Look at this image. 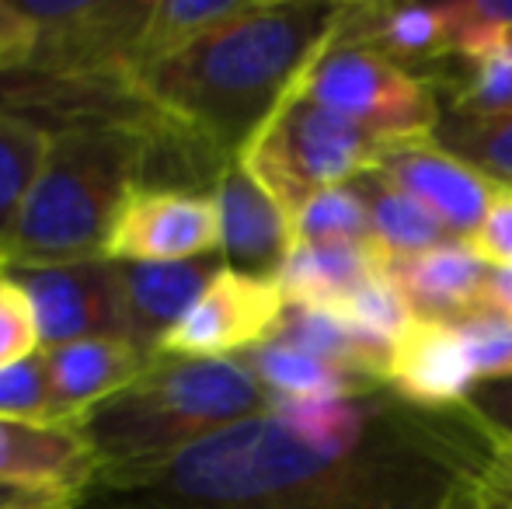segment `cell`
Segmentation results:
<instances>
[{"label":"cell","instance_id":"6","mask_svg":"<svg viewBox=\"0 0 512 509\" xmlns=\"http://www.w3.org/2000/svg\"><path fill=\"white\" fill-rule=\"evenodd\" d=\"M297 91L384 143L432 136L443 119L436 84L384 53L331 35L300 74Z\"/></svg>","mask_w":512,"mask_h":509},{"label":"cell","instance_id":"29","mask_svg":"<svg viewBox=\"0 0 512 509\" xmlns=\"http://www.w3.org/2000/svg\"><path fill=\"white\" fill-rule=\"evenodd\" d=\"M450 60H474L512 39V0H446Z\"/></svg>","mask_w":512,"mask_h":509},{"label":"cell","instance_id":"5","mask_svg":"<svg viewBox=\"0 0 512 509\" xmlns=\"http://www.w3.org/2000/svg\"><path fill=\"white\" fill-rule=\"evenodd\" d=\"M380 147L384 140L321 109L293 84L237 157L293 224L314 196L373 171Z\"/></svg>","mask_w":512,"mask_h":509},{"label":"cell","instance_id":"24","mask_svg":"<svg viewBox=\"0 0 512 509\" xmlns=\"http://www.w3.org/2000/svg\"><path fill=\"white\" fill-rule=\"evenodd\" d=\"M49 133L18 112L0 109V245L11 234L28 192H32L39 168L46 161Z\"/></svg>","mask_w":512,"mask_h":509},{"label":"cell","instance_id":"23","mask_svg":"<svg viewBox=\"0 0 512 509\" xmlns=\"http://www.w3.org/2000/svg\"><path fill=\"white\" fill-rule=\"evenodd\" d=\"M248 4L251 0H154L140 46H136L133 77L140 70L161 67L182 56L223 21L237 18Z\"/></svg>","mask_w":512,"mask_h":509},{"label":"cell","instance_id":"41","mask_svg":"<svg viewBox=\"0 0 512 509\" xmlns=\"http://www.w3.org/2000/svg\"><path fill=\"white\" fill-rule=\"evenodd\" d=\"M0 272H4V258H0Z\"/></svg>","mask_w":512,"mask_h":509},{"label":"cell","instance_id":"26","mask_svg":"<svg viewBox=\"0 0 512 509\" xmlns=\"http://www.w3.org/2000/svg\"><path fill=\"white\" fill-rule=\"evenodd\" d=\"M293 245H373L370 213L356 182L310 199L293 217Z\"/></svg>","mask_w":512,"mask_h":509},{"label":"cell","instance_id":"27","mask_svg":"<svg viewBox=\"0 0 512 509\" xmlns=\"http://www.w3.org/2000/svg\"><path fill=\"white\" fill-rule=\"evenodd\" d=\"M450 116H502L512 112V39L474 60H460V77L450 81Z\"/></svg>","mask_w":512,"mask_h":509},{"label":"cell","instance_id":"16","mask_svg":"<svg viewBox=\"0 0 512 509\" xmlns=\"http://www.w3.org/2000/svg\"><path fill=\"white\" fill-rule=\"evenodd\" d=\"M223 255L192 262H119L122 307H126V339L143 353L157 356L161 342L189 314L209 279L223 269Z\"/></svg>","mask_w":512,"mask_h":509},{"label":"cell","instance_id":"12","mask_svg":"<svg viewBox=\"0 0 512 509\" xmlns=\"http://www.w3.org/2000/svg\"><path fill=\"white\" fill-rule=\"evenodd\" d=\"M98 478V457L81 422L0 419V489L81 503Z\"/></svg>","mask_w":512,"mask_h":509},{"label":"cell","instance_id":"9","mask_svg":"<svg viewBox=\"0 0 512 509\" xmlns=\"http://www.w3.org/2000/svg\"><path fill=\"white\" fill-rule=\"evenodd\" d=\"M28 293L39 325V346L56 349L67 342L122 335L126 339V307H122L119 262L81 258L60 265H21L7 269Z\"/></svg>","mask_w":512,"mask_h":509},{"label":"cell","instance_id":"40","mask_svg":"<svg viewBox=\"0 0 512 509\" xmlns=\"http://www.w3.org/2000/svg\"><path fill=\"white\" fill-rule=\"evenodd\" d=\"M21 499H32V496H21V492H11V489H0V506L21 503Z\"/></svg>","mask_w":512,"mask_h":509},{"label":"cell","instance_id":"30","mask_svg":"<svg viewBox=\"0 0 512 509\" xmlns=\"http://www.w3.org/2000/svg\"><path fill=\"white\" fill-rule=\"evenodd\" d=\"M453 328L464 339L481 384L512 381V318L506 311L485 304L467 318L453 321Z\"/></svg>","mask_w":512,"mask_h":509},{"label":"cell","instance_id":"31","mask_svg":"<svg viewBox=\"0 0 512 509\" xmlns=\"http://www.w3.org/2000/svg\"><path fill=\"white\" fill-rule=\"evenodd\" d=\"M0 419L60 422L53 408V394H49L42 349L35 356H28V360L0 370Z\"/></svg>","mask_w":512,"mask_h":509},{"label":"cell","instance_id":"11","mask_svg":"<svg viewBox=\"0 0 512 509\" xmlns=\"http://www.w3.org/2000/svg\"><path fill=\"white\" fill-rule=\"evenodd\" d=\"M373 171L415 199L418 206H425L460 241L478 231L502 185L453 150H446L436 136L384 143Z\"/></svg>","mask_w":512,"mask_h":509},{"label":"cell","instance_id":"39","mask_svg":"<svg viewBox=\"0 0 512 509\" xmlns=\"http://www.w3.org/2000/svg\"><path fill=\"white\" fill-rule=\"evenodd\" d=\"M0 509H81V503H70V499H42V496H32V499H21V503L0 506Z\"/></svg>","mask_w":512,"mask_h":509},{"label":"cell","instance_id":"34","mask_svg":"<svg viewBox=\"0 0 512 509\" xmlns=\"http://www.w3.org/2000/svg\"><path fill=\"white\" fill-rule=\"evenodd\" d=\"M460 412L467 415V422H471L474 433L481 436V443H485V450H488L481 478H485L506 503H512V429H502V426H495V422L481 419V415H474L467 405L460 408Z\"/></svg>","mask_w":512,"mask_h":509},{"label":"cell","instance_id":"19","mask_svg":"<svg viewBox=\"0 0 512 509\" xmlns=\"http://www.w3.org/2000/svg\"><path fill=\"white\" fill-rule=\"evenodd\" d=\"M384 265L387 262L373 245H293V252L279 265L276 283L286 304L338 311L349 293Z\"/></svg>","mask_w":512,"mask_h":509},{"label":"cell","instance_id":"37","mask_svg":"<svg viewBox=\"0 0 512 509\" xmlns=\"http://www.w3.org/2000/svg\"><path fill=\"white\" fill-rule=\"evenodd\" d=\"M436 509H512V503H506V499H502L478 471V475H471L460 485H453L450 496H446Z\"/></svg>","mask_w":512,"mask_h":509},{"label":"cell","instance_id":"20","mask_svg":"<svg viewBox=\"0 0 512 509\" xmlns=\"http://www.w3.org/2000/svg\"><path fill=\"white\" fill-rule=\"evenodd\" d=\"M272 339L290 342V346L304 349V353L317 356V360L331 363L342 374L380 387H384V374L394 349L387 342L373 339L363 328H356L345 314L317 311V307H293V304H286L283 321H279Z\"/></svg>","mask_w":512,"mask_h":509},{"label":"cell","instance_id":"36","mask_svg":"<svg viewBox=\"0 0 512 509\" xmlns=\"http://www.w3.org/2000/svg\"><path fill=\"white\" fill-rule=\"evenodd\" d=\"M474 415L481 419L495 422L502 429H512V381H488V384H478L467 401Z\"/></svg>","mask_w":512,"mask_h":509},{"label":"cell","instance_id":"35","mask_svg":"<svg viewBox=\"0 0 512 509\" xmlns=\"http://www.w3.org/2000/svg\"><path fill=\"white\" fill-rule=\"evenodd\" d=\"M35 49V32L11 0H0V74L25 67Z\"/></svg>","mask_w":512,"mask_h":509},{"label":"cell","instance_id":"15","mask_svg":"<svg viewBox=\"0 0 512 509\" xmlns=\"http://www.w3.org/2000/svg\"><path fill=\"white\" fill-rule=\"evenodd\" d=\"M154 356L143 353L136 342L122 335L102 339H81L67 346L42 349L46 381L53 394V408L60 422H84L98 405L129 387Z\"/></svg>","mask_w":512,"mask_h":509},{"label":"cell","instance_id":"1","mask_svg":"<svg viewBox=\"0 0 512 509\" xmlns=\"http://www.w3.org/2000/svg\"><path fill=\"white\" fill-rule=\"evenodd\" d=\"M485 457L460 408L401 401L377 440L345 457L297 443L269 408L168 461L98 471L81 509H436Z\"/></svg>","mask_w":512,"mask_h":509},{"label":"cell","instance_id":"38","mask_svg":"<svg viewBox=\"0 0 512 509\" xmlns=\"http://www.w3.org/2000/svg\"><path fill=\"white\" fill-rule=\"evenodd\" d=\"M488 304L506 311L512 318V269H492V279H488Z\"/></svg>","mask_w":512,"mask_h":509},{"label":"cell","instance_id":"2","mask_svg":"<svg viewBox=\"0 0 512 509\" xmlns=\"http://www.w3.org/2000/svg\"><path fill=\"white\" fill-rule=\"evenodd\" d=\"M338 14L342 4L321 0H251L182 56L140 70L136 88L168 123L237 157L300 81Z\"/></svg>","mask_w":512,"mask_h":509},{"label":"cell","instance_id":"3","mask_svg":"<svg viewBox=\"0 0 512 509\" xmlns=\"http://www.w3.org/2000/svg\"><path fill=\"white\" fill-rule=\"evenodd\" d=\"M175 123H95L49 136L46 161L0 245L4 269L102 258L126 199L147 185L154 143Z\"/></svg>","mask_w":512,"mask_h":509},{"label":"cell","instance_id":"32","mask_svg":"<svg viewBox=\"0 0 512 509\" xmlns=\"http://www.w3.org/2000/svg\"><path fill=\"white\" fill-rule=\"evenodd\" d=\"M39 325L28 293L11 272H0V370L39 353Z\"/></svg>","mask_w":512,"mask_h":509},{"label":"cell","instance_id":"22","mask_svg":"<svg viewBox=\"0 0 512 509\" xmlns=\"http://www.w3.org/2000/svg\"><path fill=\"white\" fill-rule=\"evenodd\" d=\"M356 189L366 203V213H370L373 248H377L384 262L432 252V248L453 241V234L446 231L425 206H418L411 196H405L401 189H394V185L387 182V178H380L377 171L359 175Z\"/></svg>","mask_w":512,"mask_h":509},{"label":"cell","instance_id":"10","mask_svg":"<svg viewBox=\"0 0 512 509\" xmlns=\"http://www.w3.org/2000/svg\"><path fill=\"white\" fill-rule=\"evenodd\" d=\"M220 255V213L209 192L140 185L112 224V262H192Z\"/></svg>","mask_w":512,"mask_h":509},{"label":"cell","instance_id":"18","mask_svg":"<svg viewBox=\"0 0 512 509\" xmlns=\"http://www.w3.org/2000/svg\"><path fill=\"white\" fill-rule=\"evenodd\" d=\"M335 35L377 49L415 74H422V67L429 63L450 60L443 4H342Z\"/></svg>","mask_w":512,"mask_h":509},{"label":"cell","instance_id":"13","mask_svg":"<svg viewBox=\"0 0 512 509\" xmlns=\"http://www.w3.org/2000/svg\"><path fill=\"white\" fill-rule=\"evenodd\" d=\"M464 339L443 321H415L391 349L384 387L418 412H457L478 387Z\"/></svg>","mask_w":512,"mask_h":509},{"label":"cell","instance_id":"7","mask_svg":"<svg viewBox=\"0 0 512 509\" xmlns=\"http://www.w3.org/2000/svg\"><path fill=\"white\" fill-rule=\"evenodd\" d=\"M32 25L25 67L46 77H133L154 0H11Z\"/></svg>","mask_w":512,"mask_h":509},{"label":"cell","instance_id":"33","mask_svg":"<svg viewBox=\"0 0 512 509\" xmlns=\"http://www.w3.org/2000/svg\"><path fill=\"white\" fill-rule=\"evenodd\" d=\"M467 245L492 269H512V185H499L485 220L467 238Z\"/></svg>","mask_w":512,"mask_h":509},{"label":"cell","instance_id":"8","mask_svg":"<svg viewBox=\"0 0 512 509\" xmlns=\"http://www.w3.org/2000/svg\"><path fill=\"white\" fill-rule=\"evenodd\" d=\"M286 297L272 276H251L223 265L157 353L178 360H237L272 339Z\"/></svg>","mask_w":512,"mask_h":509},{"label":"cell","instance_id":"17","mask_svg":"<svg viewBox=\"0 0 512 509\" xmlns=\"http://www.w3.org/2000/svg\"><path fill=\"white\" fill-rule=\"evenodd\" d=\"M387 272L401 293L408 297L418 321H453L467 318L471 311L488 304V279L492 265H485L467 241L453 238L432 252L394 258L387 262Z\"/></svg>","mask_w":512,"mask_h":509},{"label":"cell","instance_id":"25","mask_svg":"<svg viewBox=\"0 0 512 509\" xmlns=\"http://www.w3.org/2000/svg\"><path fill=\"white\" fill-rule=\"evenodd\" d=\"M436 136L446 150L464 157L502 185H512V112L502 116H450L443 112Z\"/></svg>","mask_w":512,"mask_h":509},{"label":"cell","instance_id":"4","mask_svg":"<svg viewBox=\"0 0 512 509\" xmlns=\"http://www.w3.org/2000/svg\"><path fill=\"white\" fill-rule=\"evenodd\" d=\"M272 398L241 360H150L129 387L81 422L98 471L168 461L244 419L269 412Z\"/></svg>","mask_w":512,"mask_h":509},{"label":"cell","instance_id":"21","mask_svg":"<svg viewBox=\"0 0 512 509\" xmlns=\"http://www.w3.org/2000/svg\"><path fill=\"white\" fill-rule=\"evenodd\" d=\"M255 374V381L269 391L272 401L279 398H366L377 394L380 384H366L342 374L331 363L317 360L304 349L290 346L283 339H265L262 346L237 356Z\"/></svg>","mask_w":512,"mask_h":509},{"label":"cell","instance_id":"28","mask_svg":"<svg viewBox=\"0 0 512 509\" xmlns=\"http://www.w3.org/2000/svg\"><path fill=\"white\" fill-rule=\"evenodd\" d=\"M338 314H345L352 325L370 332L373 339L387 342V346H394V342L418 321L408 297L401 293V286L394 283L391 272H387V265L380 272H373L363 286H356V290L349 293V300L338 307Z\"/></svg>","mask_w":512,"mask_h":509},{"label":"cell","instance_id":"14","mask_svg":"<svg viewBox=\"0 0 512 509\" xmlns=\"http://www.w3.org/2000/svg\"><path fill=\"white\" fill-rule=\"evenodd\" d=\"M213 203L220 213V255L230 269L276 279L279 265L293 252V224L279 203L258 185L241 157L220 171L213 185Z\"/></svg>","mask_w":512,"mask_h":509}]
</instances>
